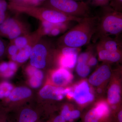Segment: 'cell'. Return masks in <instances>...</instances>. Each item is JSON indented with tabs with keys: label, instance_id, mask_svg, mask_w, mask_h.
Masks as SVG:
<instances>
[{
	"label": "cell",
	"instance_id": "1",
	"mask_svg": "<svg viewBox=\"0 0 122 122\" xmlns=\"http://www.w3.org/2000/svg\"><path fill=\"white\" fill-rule=\"evenodd\" d=\"M97 17L84 18L58 38V46L80 48L89 44L96 31Z\"/></svg>",
	"mask_w": 122,
	"mask_h": 122
},
{
	"label": "cell",
	"instance_id": "2",
	"mask_svg": "<svg viewBox=\"0 0 122 122\" xmlns=\"http://www.w3.org/2000/svg\"><path fill=\"white\" fill-rule=\"evenodd\" d=\"M102 8V13L97 17L96 31L93 36L95 41L104 36L119 37L122 32V12L115 11L109 5Z\"/></svg>",
	"mask_w": 122,
	"mask_h": 122
},
{
	"label": "cell",
	"instance_id": "3",
	"mask_svg": "<svg viewBox=\"0 0 122 122\" xmlns=\"http://www.w3.org/2000/svg\"><path fill=\"white\" fill-rule=\"evenodd\" d=\"M41 6L52 9L71 16L80 18L91 16L87 2L75 0H46Z\"/></svg>",
	"mask_w": 122,
	"mask_h": 122
},
{
	"label": "cell",
	"instance_id": "4",
	"mask_svg": "<svg viewBox=\"0 0 122 122\" xmlns=\"http://www.w3.org/2000/svg\"><path fill=\"white\" fill-rule=\"evenodd\" d=\"M18 16L8 15L0 25V37L5 38L10 41L31 32L29 24Z\"/></svg>",
	"mask_w": 122,
	"mask_h": 122
},
{
	"label": "cell",
	"instance_id": "5",
	"mask_svg": "<svg viewBox=\"0 0 122 122\" xmlns=\"http://www.w3.org/2000/svg\"><path fill=\"white\" fill-rule=\"evenodd\" d=\"M54 46L49 40L42 37L33 46L30 56L31 66L38 69H43L47 64V59L50 51Z\"/></svg>",
	"mask_w": 122,
	"mask_h": 122
},
{
	"label": "cell",
	"instance_id": "6",
	"mask_svg": "<svg viewBox=\"0 0 122 122\" xmlns=\"http://www.w3.org/2000/svg\"><path fill=\"white\" fill-rule=\"evenodd\" d=\"M39 29L35 32H30L26 35L18 37L10 42L15 45L18 49L28 45H34L43 37Z\"/></svg>",
	"mask_w": 122,
	"mask_h": 122
},
{
	"label": "cell",
	"instance_id": "7",
	"mask_svg": "<svg viewBox=\"0 0 122 122\" xmlns=\"http://www.w3.org/2000/svg\"><path fill=\"white\" fill-rule=\"evenodd\" d=\"M70 90V89H65L62 87L46 85L41 90L40 94L44 98L60 100L65 97Z\"/></svg>",
	"mask_w": 122,
	"mask_h": 122
},
{
	"label": "cell",
	"instance_id": "8",
	"mask_svg": "<svg viewBox=\"0 0 122 122\" xmlns=\"http://www.w3.org/2000/svg\"><path fill=\"white\" fill-rule=\"evenodd\" d=\"M73 97L80 104H84L93 100V95L90 92L89 87L86 81L82 82L76 86Z\"/></svg>",
	"mask_w": 122,
	"mask_h": 122
},
{
	"label": "cell",
	"instance_id": "9",
	"mask_svg": "<svg viewBox=\"0 0 122 122\" xmlns=\"http://www.w3.org/2000/svg\"><path fill=\"white\" fill-rule=\"evenodd\" d=\"M96 46V48L103 49L111 51H121L122 41L117 37L112 38L110 36L101 37Z\"/></svg>",
	"mask_w": 122,
	"mask_h": 122
},
{
	"label": "cell",
	"instance_id": "10",
	"mask_svg": "<svg viewBox=\"0 0 122 122\" xmlns=\"http://www.w3.org/2000/svg\"><path fill=\"white\" fill-rule=\"evenodd\" d=\"M111 74V70L109 66L105 64L102 65L92 75L89 82L93 86H99L109 78Z\"/></svg>",
	"mask_w": 122,
	"mask_h": 122
},
{
	"label": "cell",
	"instance_id": "11",
	"mask_svg": "<svg viewBox=\"0 0 122 122\" xmlns=\"http://www.w3.org/2000/svg\"><path fill=\"white\" fill-rule=\"evenodd\" d=\"M53 82L59 86L66 85L72 81L73 76L72 74L64 68H60L53 73L52 76Z\"/></svg>",
	"mask_w": 122,
	"mask_h": 122
},
{
	"label": "cell",
	"instance_id": "12",
	"mask_svg": "<svg viewBox=\"0 0 122 122\" xmlns=\"http://www.w3.org/2000/svg\"><path fill=\"white\" fill-rule=\"evenodd\" d=\"M28 74L30 76V83L33 88H37L41 85L44 78V74L41 71L35 67L30 66L26 70Z\"/></svg>",
	"mask_w": 122,
	"mask_h": 122
},
{
	"label": "cell",
	"instance_id": "13",
	"mask_svg": "<svg viewBox=\"0 0 122 122\" xmlns=\"http://www.w3.org/2000/svg\"><path fill=\"white\" fill-rule=\"evenodd\" d=\"M99 59L101 61L116 62L121 60V51H111L103 49L96 48Z\"/></svg>",
	"mask_w": 122,
	"mask_h": 122
},
{
	"label": "cell",
	"instance_id": "14",
	"mask_svg": "<svg viewBox=\"0 0 122 122\" xmlns=\"http://www.w3.org/2000/svg\"><path fill=\"white\" fill-rule=\"evenodd\" d=\"M34 45H28L25 47L18 50L17 53L11 56L13 61L19 63H23L26 61L30 57L31 50Z\"/></svg>",
	"mask_w": 122,
	"mask_h": 122
},
{
	"label": "cell",
	"instance_id": "15",
	"mask_svg": "<svg viewBox=\"0 0 122 122\" xmlns=\"http://www.w3.org/2000/svg\"><path fill=\"white\" fill-rule=\"evenodd\" d=\"M31 94L32 92L28 88L25 87H17L11 92L9 97L11 101H16L28 97Z\"/></svg>",
	"mask_w": 122,
	"mask_h": 122
},
{
	"label": "cell",
	"instance_id": "16",
	"mask_svg": "<svg viewBox=\"0 0 122 122\" xmlns=\"http://www.w3.org/2000/svg\"><path fill=\"white\" fill-rule=\"evenodd\" d=\"M77 54H62L59 60L60 65L64 68H74L77 61Z\"/></svg>",
	"mask_w": 122,
	"mask_h": 122
},
{
	"label": "cell",
	"instance_id": "17",
	"mask_svg": "<svg viewBox=\"0 0 122 122\" xmlns=\"http://www.w3.org/2000/svg\"><path fill=\"white\" fill-rule=\"evenodd\" d=\"M120 98V86L117 84H114L109 89L108 92V99L110 103L115 104L117 103Z\"/></svg>",
	"mask_w": 122,
	"mask_h": 122
},
{
	"label": "cell",
	"instance_id": "18",
	"mask_svg": "<svg viewBox=\"0 0 122 122\" xmlns=\"http://www.w3.org/2000/svg\"><path fill=\"white\" fill-rule=\"evenodd\" d=\"M37 118V114L28 109L23 110L20 115L19 122H35Z\"/></svg>",
	"mask_w": 122,
	"mask_h": 122
},
{
	"label": "cell",
	"instance_id": "19",
	"mask_svg": "<svg viewBox=\"0 0 122 122\" xmlns=\"http://www.w3.org/2000/svg\"><path fill=\"white\" fill-rule=\"evenodd\" d=\"M10 3L17 5L28 7L41 6L46 0H8Z\"/></svg>",
	"mask_w": 122,
	"mask_h": 122
},
{
	"label": "cell",
	"instance_id": "20",
	"mask_svg": "<svg viewBox=\"0 0 122 122\" xmlns=\"http://www.w3.org/2000/svg\"><path fill=\"white\" fill-rule=\"evenodd\" d=\"M94 110L99 119L104 116H107L110 113V109L108 105L104 102L98 103Z\"/></svg>",
	"mask_w": 122,
	"mask_h": 122
},
{
	"label": "cell",
	"instance_id": "21",
	"mask_svg": "<svg viewBox=\"0 0 122 122\" xmlns=\"http://www.w3.org/2000/svg\"><path fill=\"white\" fill-rule=\"evenodd\" d=\"M12 86L7 82L0 84V99L8 97L13 89Z\"/></svg>",
	"mask_w": 122,
	"mask_h": 122
},
{
	"label": "cell",
	"instance_id": "22",
	"mask_svg": "<svg viewBox=\"0 0 122 122\" xmlns=\"http://www.w3.org/2000/svg\"><path fill=\"white\" fill-rule=\"evenodd\" d=\"M8 10V2L7 0H0V25L8 16L7 10Z\"/></svg>",
	"mask_w": 122,
	"mask_h": 122
},
{
	"label": "cell",
	"instance_id": "23",
	"mask_svg": "<svg viewBox=\"0 0 122 122\" xmlns=\"http://www.w3.org/2000/svg\"><path fill=\"white\" fill-rule=\"evenodd\" d=\"M78 74L81 77L87 76L90 73V69L87 63L79 62L77 63L76 68Z\"/></svg>",
	"mask_w": 122,
	"mask_h": 122
},
{
	"label": "cell",
	"instance_id": "24",
	"mask_svg": "<svg viewBox=\"0 0 122 122\" xmlns=\"http://www.w3.org/2000/svg\"><path fill=\"white\" fill-rule=\"evenodd\" d=\"M15 71L11 70L8 62H3L0 63V73L5 77H10L14 74Z\"/></svg>",
	"mask_w": 122,
	"mask_h": 122
},
{
	"label": "cell",
	"instance_id": "25",
	"mask_svg": "<svg viewBox=\"0 0 122 122\" xmlns=\"http://www.w3.org/2000/svg\"><path fill=\"white\" fill-rule=\"evenodd\" d=\"M109 5L115 11L122 12V0H109Z\"/></svg>",
	"mask_w": 122,
	"mask_h": 122
},
{
	"label": "cell",
	"instance_id": "26",
	"mask_svg": "<svg viewBox=\"0 0 122 122\" xmlns=\"http://www.w3.org/2000/svg\"><path fill=\"white\" fill-rule=\"evenodd\" d=\"M99 119L94 111V109L87 112L85 117V122H99Z\"/></svg>",
	"mask_w": 122,
	"mask_h": 122
},
{
	"label": "cell",
	"instance_id": "27",
	"mask_svg": "<svg viewBox=\"0 0 122 122\" xmlns=\"http://www.w3.org/2000/svg\"><path fill=\"white\" fill-rule=\"evenodd\" d=\"M89 2L95 7H104L109 4V0H91Z\"/></svg>",
	"mask_w": 122,
	"mask_h": 122
},
{
	"label": "cell",
	"instance_id": "28",
	"mask_svg": "<svg viewBox=\"0 0 122 122\" xmlns=\"http://www.w3.org/2000/svg\"><path fill=\"white\" fill-rule=\"evenodd\" d=\"M8 44L5 41L0 37V58H2L7 52Z\"/></svg>",
	"mask_w": 122,
	"mask_h": 122
},
{
	"label": "cell",
	"instance_id": "29",
	"mask_svg": "<svg viewBox=\"0 0 122 122\" xmlns=\"http://www.w3.org/2000/svg\"><path fill=\"white\" fill-rule=\"evenodd\" d=\"M90 52H85L81 53L77 58V63L82 62L87 63L90 56Z\"/></svg>",
	"mask_w": 122,
	"mask_h": 122
},
{
	"label": "cell",
	"instance_id": "30",
	"mask_svg": "<svg viewBox=\"0 0 122 122\" xmlns=\"http://www.w3.org/2000/svg\"><path fill=\"white\" fill-rule=\"evenodd\" d=\"M18 48L15 45L12 43H9L7 47V51L9 54L11 56L14 55L17 53L18 50Z\"/></svg>",
	"mask_w": 122,
	"mask_h": 122
},
{
	"label": "cell",
	"instance_id": "31",
	"mask_svg": "<svg viewBox=\"0 0 122 122\" xmlns=\"http://www.w3.org/2000/svg\"><path fill=\"white\" fill-rule=\"evenodd\" d=\"M61 116L64 118L66 120L70 121L71 119H72L71 118V111L68 106H65L64 107L61 113Z\"/></svg>",
	"mask_w": 122,
	"mask_h": 122
},
{
	"label": "cell",
	"instance_id": "32",
	"mask_svg": "<svg viewBox=\"0 0 122 122\" xmlns=\"http://www.w3.org/2000/svg\"><path fill=\"white\" fill-rule=\"evenodd\" d=\"M97 62V61L95 57H92L89 58L87 61V64L90 66H94L96 65Z\"/></svg>",
	"mask_w": 122,
	"mask_h": 122
},
{
	"label": "cell",
	"instance_id": "33",
	"mask_svg": "<svg viewBox=\"0 0 122 122\" xmlns=\"http://www.w3.org/2000/svg\"><path fill=\"white\" fill-rule=\"evenodd\" d=\"M81 115L80 111L78 110H74L71 112V119H74L77 118Z\"/></svg>",
	"mask_w": 122,
	"mask_h": 122
},
{
	"label": "cell",
	"instance_id": "34",
	"mask_svg": "<svg viewBox=\"0 0 122 122\" xmlns=\"http://www.w3.org/2000/svg\"><path fill=\"white\" fill-rule=\"evenodd\" d=\"M54 122H66V120L62 116L60 115L55 118Z\"/></svg>",
	"mask_w": 122,
	"mask_h": 122
},
{
	"label": "cell",
	"instance_id": "35",
	"mask_svg": "<svg viewBox=\"0 0 122 122\" xmlns=\"http://www.w3.org/2000/svg\"><path fill=\"white\" fill-rule=\"evenodd\" d=\"M118 117L119 122H122V112L120 111L118 115Z\"/></svg>",
	"mask_w": 122,
	"mask_h": 122
},
{
	"label": "cell",
	"instance_id": "36",
	"mask_svg": "<svg viewBox=\"0 0 122 122\" xmlns=\"http://www.w3.org/2000/svg\"><path fill=\"white\" fill-rule=\"evenodd\" d=\"M98 93H101V92H102V90L101 89H99L98 90Z\"/></svg>",
	"mask_w": 122,
	"mask_h": 122
},
{
	"label": "cell",
	"instance_id": "37",
	"mask_svg": "<svg viewBox=\"0 0 122 122\" xmlns=\"http://www.w3.org/2000/svg\"><path fill=\"white\" fill-rule=\"evenodd\" d=\"M76 1H82V0H75Z\"/></svg>",
	"mask_w": 122,
	"mask_h": 122
},
{
	"label": "cell",
	"instance_id": "38",
	"mask_svg": "<svg viewBox=\"0 0 122 122\" xmlns=\"http://www.w3.org/2000/svg\"><path fill=\"white\" fill-rule=\"evenodd\" d=\"M113 108H114V109H115V106H113Z\"/></svg>",
	"mask_w": 122,
	"mask_h": 122
},
{
	"label": "cell",
	"instance_id": "39",
	"mask_svg": "<svg viewBox=\"0 0 122 122\" xmlns=\"http://www.w3.org/2000/svg\"><path fill=\"white\" fill-rule=\"evenodd\" d=\"M89 0V2H90V1H91V0Z\"/></svg>",
	"mask_w": 122,
	"mask_h": 122
}]
</instances>
